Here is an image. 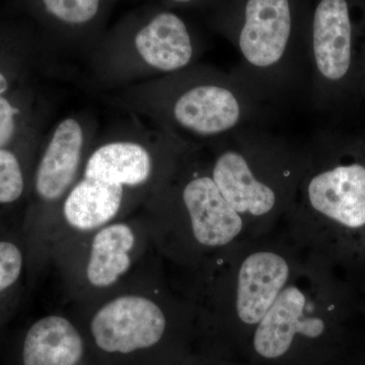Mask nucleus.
Returning <instances> with one entry per match:
<instances>
[{"label": "nucleus", "instance_id": "11", "mask_svg": "<svg viewBox=\"0 0 365 365\" xmlns=\"http://www.w3.org/2000/svg\"><path fill=\"white\" fill-rule=\"evenodd\" d=\"M210 176L223 198L239 215L263 217L275 210L280 191L255 178L234 133L211 145Z\"/></svg>", "mask_w": 365, "mask_h": 365}, {"label": "nucleus", "instance_id": "13", "mask_svg": "<svg viewBox=\"0 0 365 365\" xmlns=\"http://www.w3.org/2000/svg\"><path fill=\"white\" fill-rule=\"evenodd\" d=\"M290 268L279 254L256 252L242 262L237 284V313L242 323L258 325L289 279Z\"/></svg>", "mask_w": 365, "mask_h": 365}, {"label": "nucleus", "instance_id": "9", "mask_svg": "<svg viewBox=\"0 0 365 365\" xmlns=\"http://www.w3.org/2000/svg\"><path fill=\"white\" fill-rule=\"evenodd\" d=\"M329 140L325 165L307 180V199L314 212L349 234L365 232V158L361 140Z\"/></svg>", "mask_w": 365, "mask_h": 365}, {"label": "nucleus", "instance_id": "7", "mask_svg": "<svg viewBox=\"0 0 365 365\" xmlns=\"http://www.w3.org/2000/svg\"><path fill=\"white\" fill-rule=\"evenodd\" d=\"M88 334L98 350L109 355L134 354L155 347L169 325L167 309L146 276L86 304Z\"/></svg>", "mask_w": 365, "mask_h": 365}, {"label": "nucleus", "instance_id": "19", "mask_svg": "<svg viewBox=\"0 0 365 365\" xmlns=\"http://www.w3.org/2000/svg\"><path fill=\"white\" fill-rule=\"evenodd\" d=\"M21 54H0V96L25 85L26 66Z\"/></svg>", "mask_w": 365, "mask_h": 365}, {"label": "nucleus", "instance_id": "3", "mask_svg": "<svg viewBox=\"0 0 365 365\" xmlns=\"http://www.w3.org/2000/svg\"><path fill=\"white\" fill-rule=\"evenodd\" d=\"M290 0H248L232 73L265 105L283 102L309 86L307 51L294 44Z\"/></svg>", "mask_w": 365, "mask_h": 365}, {"label": "nucleus", "instance_id": "22", "mask_svg": "<svg viewBox=\"0 0 365 365\" xmlns=\"http://www.w3.org/2000/svg\"><path fill=\"white\" fill-rule=\"evenodd\" d=\"M361 140L362 150H364V158H365V138L360 139Z\"/></svg>", "mask_w": 365, "mask_h": 365}, {"label": "nucleus", "instance_id": "5", "mask_svg": "<svg viewBox=\"0 0 365 365\" xmlns=\"http://www.w3.org/2000/svg\"><path fill=\"white\" fill-rule=\"evenodd\" d=\"M200 55L186 23L163 11L128 42L91 54V68L101 85L118 90L184 71L198 63Z\"/></svg>", "mask_w": 365, "mask_h": 365}, {"label": "nucleus", "instance_id": "10", "mask_svg": "<svg viewBox=\"0 0 365 365\" xmlns=\"http://www.w3.org/2000/svg\"><path fill=\"white\" fill-rule=\"evenodd\" d=\"M187 150L178 167L181 179L174 187L170 179L167 187L181 204L197 244L205 248L227 246L241 234L242 216L223 198L208 169L187 167Z\"/></svg>", "mask_w": 365, "mask_h": 365}, {"label": "nucleus", "instance_id": "16", "mask_svg": "<svg viewBox=\"0 0 365 365\" xmlns=\"http://www.w3.org/2000/svg\"><path fill=\"white\" fill-rule=\"evenodd\" d=\"M43 137L16 148H0V206L19 202L30 189L25 153L37 150Z\"/></svg>", "mask_w": 365, "mask_h": 365}, {"label": "nucleus", "instance_id": "8", "mask_svg": "<svg viewBox=\"0 0 365 365\" xmlns=\"http://www.w3.org/2000/svg\"><path fill=\"white\" fill-rule=\"evenodd\" d=\"M97 132V121L93 116L76 113L62 118L41 141L30 189L44 222L47 248L62 203L81 177Z\"/></svg>", "mask_w": 365, "mask_h": 365}, {"label": "nucleus", "instance_id": "21", "mask_svg": "<svg viewBox=\"0 0 365 365\" xmlns=\"http://www.w3.org/2000/svg\"><path fill=\"white\" fill-rule=\"evenodd\" d=\"M173 2H176V4H190V2L194 1V0H172Z\"/></svg>", "mask_w": 365, "mask_h": 365}, {"label": "nucleus", "instance_id": "15", "mask_svg": "<svg viewBox=\"0 0 365 365\" xmlns=\"http://www.w3.org/2000/svg\"><path fill=\"white\" fill-rule=\"evenodd\" d=\"M26 85L0 96V148H16L41 136L40 111Z\"/></svg>", "mask_w": 365, "mask_h": 365}, {"label": "nucleus", "instance_id": "6", "mask_svg": "<svg viewBox=\"0 0 365 365\" xmlns=\"http://www.w3.org/2000/svg\"><path fill=\"white\" fill-rule=\"evenodd\" d=\"M307 95L319 110L340 108L359 97L365 46L355 37L348 0H321L307 43Z\"/></svg>", "mask_w": 365, "mask_h": 365}, {"label": "nucleus", "instance_id": "12", "mask_svg": "<svg viewBox=\"0 0 365 365\" xmlns=\"http://www.w3.org/2000/svg\"><path fill=\"white\" fill-rule=\"evenodd\" d=\"M309 299L299 287H285L273 306L261 319L254 336L257 353L265 359H278L289 349L295 335L319 337L326 323L319 317H306Z\"/></svg>", "mask_w": 365, "mask_h": 365}, {"label": "nucleus", "instance_id": "17", "mask_svg": "<svg viewBox=\"0 0 365 365\" xmlns=\"http://www.w3.org/2000/svg\"><path fill=\"white\" fill-rule=\"evenodd\" d=\"M46 11L67 26L88 25L100 11L102 0H42Z\"/></svg>", "mask_w": 365, "mask_h": 365}, {"label": "nucleus", "instance_id": "4", "mask_svg": "<svg viewBox=\"0 0 365 365\" xmlns=\"http://www.w3.org/2000/svg\"><path fill=\"white\" fill-rule=\"evenodd\" d=\"M150 220L138 212L58 242L50 251L76 306L144 277Z\"/></svg>", "mask_w": 365, "mask_h": 365}, {"label": "nucleus", "instance_id": "14", "mask_svg": "<svg viewBox=\"0 0 365 365\" xmlns=\"http://www.w3.org/2000/svg\"><path fill=\"white\" fill-rule=\"evenodd\" d=\"M85 350L83 334L72 319L51 314L29 328L21 357L24 365H78Z\"/></svg>", "mask_w": 365, "mask_h": 365}, {"label": "nucleus", "instance_id": "20", "mask_svg": "<svg viewBox=\"0 0 365 365\" xmlns=\"http://www.w3.org/2000/svg\"><path fill=\"white\" fill-rule=\"evenodd\" d=\"M359 97L365 98V69L364 72V76H362L361 83H360Z\"/></svg>", "mask_w": 365, "mask_h": 365}, {"label": "nucleus", "instance_id": "1", "mask_svg": "<svg viewBox=\"0 0 365 365\" xmlns=\"http://www.w3.org/2000/svg\"><path fill=\"white\" fill-rule=\"evenodd\" d=\"M185 150L137 122L96 139L60 208L51 246L138 212L169 181Z\"/></svg>", "mask_w": 365, "mask_h": 365}, {"label": "nucleus", "instance_id": "2", "mask_svg": "<svg viewBox=\"0 0 365 365\" xmlns=\"http://www.w3.org/2000/svg\"><path fill=\"white\" fill-rule=\"evenodd\" d=\"M112 104L145 117L155 128L196 150L250 126L269 110L232 72L200 63L169 76L118 88Z\"/></svg>", "mask_w": 365, "mask_h": 365}, {"label": "nucleus", "instance_id": "18", "mask_svg": "<svg viewBox=\"0 0 365 365\" xmlns=\"http://www.w3.org/2000/svg\"><path fill=\"white\" fill-rule=\"evenodd\" d=\"M25 257L14 242L0 240V297L18 284L24 271Z\"/></svg>", "mask_w": 365, "mask_h": 365}]
</instances>
